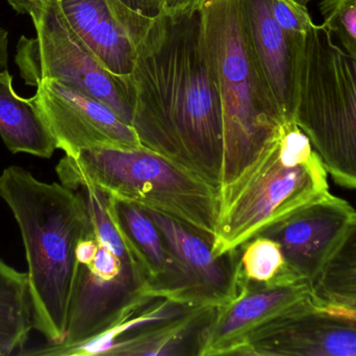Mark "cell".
<instances>
[{
    "label": "cell",
    "mask_w": 356,
    "mask_h": 356,
    "mask_svg": "<svg viewBox=\"0 0 356 356\" xmlns=\"http://www.w3.org/2000/svg\"><path fill=\"white\" fill-rule=\"evenodd\" d=\"M319 8L322 25L356 60V0H321Z\"/></svg>",
    "instance_id": "obj_23"
},
{
    "label": "cell",
    "mask_w": 356,
    "mask_h": 356,
    "mask_svg": "<svg viewBox=\"0 0 356 356\" xmlns=\"http://www.w3.org/2000/svg\"><path fill=\"white\" fill-rule=\"evenodd\" d=\"M303 1H312V0H303Z\"/></svg>",
    "instance_id": "obj_29"
},
{
    "label": "cell",
    "mask_w": 356,
    "mask_h": 356,
    "mask_svg": "<svg viewBox=\"0 0 356 356\" xmlns=\"http://www.w3.org/2000/svg\"><path fill=\"white\" fill-rule=\"evenodd\" d=\"M309 305L261 328L242 356H356V323Z\"/></svg>",
    "instance_id": "obj_14"
},
{
    "label": "cell",
    "mask_w": 356,
    "mask_h": 356,
    "mask_svg": "<svg viewBox=\"0 0 356 356\" xmlns=\"http://www.w3.org/2000/svg\"><path fill=\"white\" fill-rule=\"evenodd\" d=\"M319 307L330 315L350 320L356 323V309H353V307L340 304H321L319 305Z\"/></svg>",
    "instance_id": "obj_26"
},
{
    "label": "cell",
    "mask_w": 356,
    "mask_h": 356,
    "mask_svg": "<svg viewBox=\"0 0 356 356\" xmlns=\"http://www.w3.org/2000/svg\"><path fill=\"white\" fill-rule=\"evenodd\" d=\"M29 15L35 37L19 39L15 63L27 86L37 87L45 79H56L106 105L125 123L133 118L131 82L108 72L63 12L60 0H8Z\"/></svg>",
    "instance_id": "obj_8"
},
{
    "label": "cell",
    "mask_w": 356,
    "mask_h": 356,
    "mask_svg": "<svg viewBox=\"0 0 356 356\" xmlns=\"http://www.w3.org/2000/svg\"><path fill=\"white\" fill-rule=\"evenodd\" d=\"M33 102L47 123L56 148L76 157L90 148H137L134 127L89 94L56 79H42Z\"/></svg>",
    "instance_id": "obj_9"
},
{
    "label": "cell",
    "mask_w": 356,
    "mask_h": 356,
    "mask_svg": "<svg viewBox=\"0 0 356 356\" xmlns=\"http://www.w3.org/2000/svg\"><path fill=\"white\" fill-rule=\"evenodd\" d=\"M200 15L205 52L221 102L220 194L257 162L289 123L253 54L238 0H209Z\"/></svg>",
    "instance_id": "obj_3"
},
{
    "label": "cell",
    "mask_w": 356,
    "mask_h": 356,
    "mask_svg": "<svg viewBox=\"0 0 356 356\" xmlns=\"http://www.w3.org/2000/svg\"><path fill=\"white\" fill-rule=\"evenodd\" d=\"M327 171L305 132L286 123L257 162L219 194L213 251L221 256L330 192Z\"/></svg>",
    "instance_id": "obj_5"
},
{
    "label": "cell",
    "mask_w": 356,
    "mask_h": 356,
    "mask_svg": "<svg viewBox=\"0 0 356 356\" xmlns=\"http://www.w3.org/2000/svg\"><path fill=\"white\" fill-rule=\"evenodd\" d=\"M69 23L98 62L112 75L131 82L135 47L104 0H60Z\"/></svg>",
    "instance_id": "obj_17"
},
{
    "label": "cell",
    "mask_w": 356,
    "mask_h": 356,
    "mask_svg": "<svg viewBox=\"0 0 356 356\" xmlns=\"http://www.w3.org/2000/svg\"><path fill=\"white\" fill-rule=\"evenodd\" d=\"M131 127L142 146L219 189L223 121L201 15L161 14L135 45Z\"/></svg>",
    "instance_id": "obj_1"
},
{
    "label": "cell",
    "mask_w": 356,
    "mask_h": 356,
    "mask_svg": "<svg viewBox=\"0 0 356 356\" xmlns=\"http://www.w3.org/2000/svg\"><path fill=\"white\" fill-rule=\"evenodd\" d=\"M270 8L278 24L293 37L305 40L315 23L309 10L298 0H269Z\"/></svg>",
    "instance_id": "obj_24"
},
{
    "label": "cell",
    "mask_w": 356,
    "mask_h": 356,
    "mask_svg": "<svg viewBox=\"0 0 356 356\" xmlns=\"http://www.w3.org/2000/svg\"><path fill=\"white\" fill-rule=\"evenodd\" d=\"M295 123L334 181L356 190V60L323 25L305 40Z\"/></svg>",
    "instance_id": "obj_7"
},
{
    "label": "cell",
    "mask_w": 356,
    "mask_h": 356,
    "mask_svg": "<svg viewBox=\"0 0 356 356\" xmlns=\"http://www.w3.org/2000/svg\"><path fill=\"white\" fill-rule=\"evenodd\" d=\"M60 184L91 186L121 202L172 217L213 240L219 189L158 153L137 148H90L65 155L56 169Z\"/></svg>",
    "instance_id": "obj_6"
},
{
    "label": "cell",
    "mask_w": 356,
    "mask_h": 356,
    "mask_svg": "<svg viewBox=\"0 0 356 356\" xmlns=\"http://www.w3.org/2000/svg\"><path fill=\"white\" fill-rule=\"evenodd\" d=\"M345 305V307H353V309H356V302L355 303H349V304H340Z\"/></svg>",
    "instance_id": "obj_28"
},
{
    "label": "cell",
    "mask_w": 356,
    "mask_h": 356,
    "mask_svg": "<svg viewBox=\"0 0 356 356\" xmlns=\"http://www.w3.org/2000/svg\"><path fill=\"white\" fill-rule=\"evenodd\" d=\"M8 33L0 27V70L8 68Z\"/></svg>",
    "instance_id": "obj_27"
},
{
    "label": "cell",
    "mask_w": 356,
    "mask_h": 356,
    "mask_svg": "<svg viewBox=\"0 0 356 356\" xmlns=\"http://www.w3.org/2000/svg\"><path fill=\"white\" fill-rule=\"evenodd\" d=\"M113 17L136 44L146 35L154 19L162 14V0H104Z\"/></svg>",
    "instance_id": "obj_22"
},
{
    "label": "cell",
    "mask_w": 356,
    "mask_h": 356,
    "mask_svg": "<svg viewBox=\"0 0 356 356\" xmlns=\"http://www.w3.org/2000/svg\"><path fill=\"white\" fill-rule=\"evenodd\" d=\"M238 248L240 278L245 284L275 286L305 281L291 273L282 248L275 240L257 235Z\"/></svg>",
    "instance_id": "obj_20"
},
{
    "label": "cell",
    "mask_w": 356,
    "mask_h": 356,
    "mask_svg": "<svg viewBox=\"0 0 356 356\" xmlns=\"http://www.w3.org/2000/svg\"><path fill=\"white\" fill-rule=\"evenodd\" d=\"M241 286L232 302L216 309L203 332L199 356L238 355L268 324L309 305L322 304L307 281L264 286L241 280Z\"/></svg>",
    "instance_id": "obj_11"
},
{
    "label": "cell",
    "mask_w": 356,
    "mask_h": 356,
    "mask_svg": "<svg viewBox=\"0 0 356 356\" xmlns=\"http://www.w3.org/2000/svg\"><path fill=\"white\" fill-rule=\"evenodd\" d=\"M215 307L193 305L177 315L136 328L119 338L106 355H197Z\"/></svg>",
    "instance_id": "obj_16"
},
{
    "label": "cell",
    "mask_w": 356,
    "mask_h": 356,
    "mask_svg": "<svg viewBox=\"0 0 356 356\" xmlns=\"http://www.w3.org/2000/svg\"><path fill=\"white\" fill-rule=\"evenodd\" d=\"M314 291L322 304L356 302V223L314 284Z\"/></svg>",
    "instance_id": "obj_21"
},
{
    "label": "cell",
    "mask_w": 356,
    "mask_h": 356,
    "mask_svg": "<svg viewBox=\"0 0 356 356\" xmlns=\"http://www.w3.org/2000/svg\"><path fill=\"white\" fill-rule=\"evenodd\" d=\"M0 136L13 154L50 158L56 140L33 98H23L13 88L8 68L0 70Z\"/></svg>",
    "instance_id": "obj_18"
},
{
    "label": "cell",
    "mask_w": 356,
    "mask_h": 356,
    "mask_svg": "<svg viewBox=\"0 0 356 356\" xmlns=\"http://www.w3.org/2000/svg\"><path fill=\"white\" fill-rule=\"evenodd\" d=\"M114 208L121 228L145 265L148 275L147 296L192 305L186 275L147 211L143 207L116 199Z\"/></svg>",
    "instance_id": "obj_15"
},
{
    "label": "cell",
    "mask_w": 356,
    "mask_h": 356,
    "mask_svg": "<svg viewBox=\"0 0 356 356\" xmlns=\"http://www.w3.org/2000/svg\"><path fill=\"white\" fill-rule=\"evenodd\" d=\"M249 43L286 123H295L305 40L286 33L269 0H238Z\"/></svg>",
    "instance_id": "obj_13"
},
{
    "label": "cell",
    "mask_w": 356,
    "mask_h": 356,
    "mask_svg": "<svg viewBox=\"0 0 356 356\" xmlns=\"http://www.w3.org/2000/svg\"><path fill=\"white\" fill-rule=\"evenodd\" d=\"M0 198L20 228L33 303V328L49 345L66 336L76 275V251L88 227L79 190L46 183L20 167L0 175Z\"/></svg>",
    "instance_id": "obj_2"
},
{
    "label": "cell",
    "mask_w": 356,
    "mask_h": 356,
    "mask_svg": "<svg viewBox=\"0 0 356 356\" xmlns=\"http://www.w3.org/2000/svg\"><path fill=\"white\" fill-rule=\"evenodd\" d=\"M33 328L29 276L0 259V356L22 349Z\"/></svg>",
    "instance_id": "obj_19"
},
{
    "label": "cell",
    "mask_w": 356,
    "mask_h": 356,
    "mask_svg": "<svg viewBox=\"0 0 356 356\" xmlns=\"http://www.w3.org/2000/svg\"><path fill=\"white\" fill-rule=\"evenodd\" d=\"M88 227L76 247L77 269L64 340L25 355H58L120 323L146 301L148 275L117 219L114 199L91 186L79 188Z\"/></svg>",
    "instance_id": "obj_4"
},
{
    "label": "cell",
    "mask_w": 356,
    "mask_h": 356,
    "mask_svg": "<svg viewBox=\"0 0 356 356\" xmlns=\"http://www.w3.org/2000/svg\"><path fill=\"white\" fill-rule=\"evenodd\" d=\"M152 221L175 255L190 288L192 305L219 307L241 292L240 248L216 256L213 240L191 226L150 209Z\"/></svg>",
    "instance_id": "obj_12"
},
{
    "label": "cell",
    "mask_w": 356,
    "mask_h": 356,
    "mask_svg": "<svg viewBox=\"0 0 356 356\" xmlns=\"http://www.w3.org/2000/svg\"><path fill=\"white\" fill-rule=\"evenodd\" d=\"M355 223V209L330 192L259 235L277 242L291 273L314 286Z\"/></svg>",
    "instance_id": "obj_10"
},
{
    "label": "cell",
    "mask_w": 356,
    "mask_h": 356,
    "mask_svg": "<svg viewBox=\"0 0 356 356\" xmlns=\"http://www.w3.org/2000/svg\"><path fill=\"white\" fill-rule=\"evenodd\" d=\"M209 0H162V14L188 15L199 12Z\"/></svg>",
    "instance_id": "obj_25"
}]
</instances>
